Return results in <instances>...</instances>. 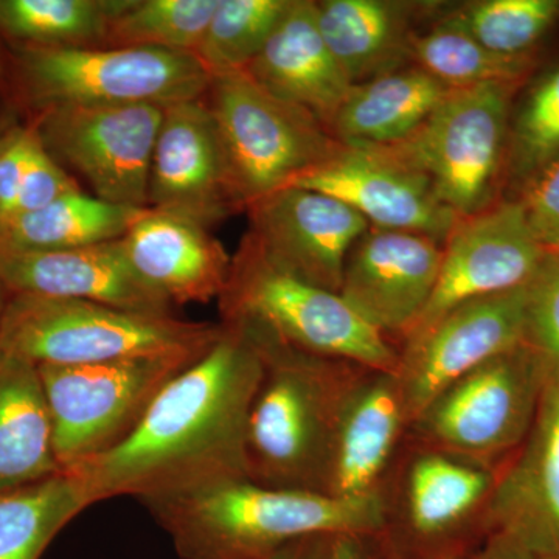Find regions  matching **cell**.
Wrapping results in <instances>:
<instances>
[{
  "mask_svg": "<svg viewBox=\"0 0 559 559\" xmlns=\"http://www.w3.org/2000/svg\"><path fill=\"white\" fill-rule=\"evenodd\" d=\"M411 423L396 371H360L341 406L326 495L342 499L381 496L409 437Z\"/></svg>",
  "mask_w": 559,
  "mask_h": 559,
  "instance_id": "obj_19",
  "label": "cell"
},
{
  "mask_svg": "<svg viewBox=\"0 0 559 559\" xmlns=\"http://www.w3.org/2000/svg\"><path fill=\"white\" fill-rule=\"evenodd\" d=\"M10 294L5 288L2 277H0V320H2L3 310H5L7 300H9Z\"/></svg>",
  "mask_w": 559,
  "mask_h": 559,
  "instance_id": "obj_43",
  "label": "cell"
},
{
  "mask_svg": "<svg viewBox=\"0 0 559 559\" xmlns=\"http://www.w3.org/2000/svg\"><path fill=\"white\" fill-rule=\"evenodd\" d=\"M221 323L250 326L311 355L395 371L399 348L356 314L340 293L278 270L246 231L221 294Z\"/></svg>",
  "mask_w": 559,
  "mask_h": 559,
  "instance_id": "obj_6",
  "label": "cell"
},
{
  "mask_svg": "<svg viewBox=\"0 0 559 559\" xmlns=\"http://www.w3.org/2000/svg\"><path fill=\"white\" fill-rule=\"evenodd\" d=\"M441 248L436 288L407 336L465 301L528 285L547 253L530 231L518 201L491 204L459 218Z\"/></svg>",
  "mask_w": 559,
  "mask_h": 559,
  "instance_id": "obj_14",
  "label": "cell"
},
{
  "mask_svg": "<svg viewBox=\"0 0 559 559\" xmlns=\"http://www.w3.org/2000/svg\"><path fill=\"white\" fill-rule=\"evenodd\" d=\"M411 61L452 91L484 84H518L532 69L530 55L495 53L444 21L421 35L415 33Z\"/></svg>",
  "mask_w": 559,
  "mask_h": 559,
  "instance_id": "obj_30",
  "label": "cell"
},
{
  "mask_svg": "<svg viewBox=\"0 0 559 559\" xmlns=\"http://www.w3.org/2000/svg\"><path fill=\"white\" fill-rule=\"evenodd\" d=\"M319 559H401L384 525L320 535Z\"/></svg>",
  "mask_w": 559,
  "mask_h": 559,
  "instance_id": "obj_39",
  "label": "cell"
},
{
  "mask_svg": "<svg viewBox=\"0 0 559 559\" xmlns=\"http://www.w3.org/2000/svg\"><path fill=\"white\" fill-rule=\"evenodd\" d=\"M204 100L218 124L245 212L341 148L322 121L274 97L245 70L212 76Z\"/></svg>",
  "mask_w": 559,
  "mask_h": 559,
  "instance_id": "obj_9",
  "label": "cell"
},
{
  "mask_svg": "<svg viewBox=\"0 0 559 559\" xmlns=\"http://www.w3.org/2000/svg\"><path fill=\"white\" fill-rule=\"evenodd\" d=\"M121 245L143 282L171 305L218 300L229 280L230 253L186 216L146 209Z\"/></svg>",
  "mask_w": 559,
  "mask_h": 559,
  "instance_id": "obj_22",
  "label": "cell"
},
{
  "mask_svg": "<svg viewBox=\"0 0 559 559\" xmlns=\"http://www.w3.org/2000/svg\"><path fill=\"white\" fill-rule=\"evenodd\" d=\"M499 469L407 437L384 488V528L401 559L474 554L491 535Z\"/></svg>",
  "mask_w": 559,
  "mask_h": 559,
  "instance_id": "obj_7",
  "label": "cell"
},
{
  "mask_svg": "<svg viewBox=\"0 0 559 559\" xmlns=\"http://www.w3.org/2000/svg\"><path fill=\"white\" fill-rule=\"evenodd\" d=\"M524 344L559 369V252H547L527 285Z\"/></svg>",
  "mask_w": 559,
  "mask_h": 559,
  "instance_id": "obj_35",
  "label": "cell"
},
{
  "mask_svg": "<svg viewBox=\"0 0 559 559\" xmlns=\"http://www.w3.org/2000/svg\"><path fill=\"white\" fill-rule=\"evenodd\" d=\"M148 209L186 216L207 229L245 210L204 97L165 106L151 159Z\"/></svg>",
  "mask_w": 559,
  "mask_h": 559,
  "instance_id": "obj_15",
  "label": "cell"
},
{
  "mask_svg": "<svg viewBox=\"0 0 559 559\" xmlns=\"http://www.w3.org/2000/svg\"><path fill=\"white\" fill-rule=\"evenodd\" d=\"M221 333V323L10 294L0 320V352L36 366H86L145 356L200 359Z\"/></svg>",
  "mask_w": 559,
  "mask_h": 559,
  "instance_id": "obj_5",
  "label": "cell"
},
{
  "mask_svg": "<svg viewBox=\"0 0 559 559\" xmlns=\"http://www.w3.org/2000/svg\"><path fill=\"white\" fill-rule=\"evenodd\" d=\"M417 9L392 0L316 2L320 35L353 84L403 69L411 61Z\"/></svg>",
  "mask_w": 559,
  "mask_h": 559,
  "instance_id": "obj_24",
  "label": "cell"
},
{
  "mask_svg": "<svg viewBox=\"0 0 559 559\" xmlns=\"http://www.w3.org/2000/svg\"><path fill=\"white\" fill-rule=\"evenodd\" d=\"M223 333L180 371L134 432L105 454L64 471L90 506L131 496L140 502L246 476V429L263 359L242 331Z\"/></svg>",
  "mask_w": 559,
  "mask_h": 559,
  "instance_id": "obj_1",
  "label": "cell"
},
{
  "mask_svg": "<svg viewBox=\"0 0 559 559\" xmlns=\"http://www.w3.org/2000/svg\"><path fill=\"white\" fill-rule=\"evenodd\" d=\"M448 559H473V554L462 555V557H454V558H448Z\"/></svg>",
  "mask_w": 559,
  "mask_h": 559,
  "instance_id": "obj_44",
  "label": "cell"
},
{
  "mask_svg": "<svg viewBox=\"0 0 559 559\" xmlns=\"http://www.w3.org/2000/svg\"><path fill=\"white\" fill-rule=\"evenodd\" d=\"M441 257L426 235L370 226L349 250L341 297L399 348L428 307Z\"/></svg>",
  "mask_w": 559,
  "mask_h": 559,
  "instance_id": "obj_18",
  "label": "cell"
},
{
  "mask_svg": "<svg viewBox=\"0 0 559 559\" xmlns=\"http://www.w3.org/2000/svg\"><path fill=\"white\" fill-rule=\"evenodd\" d=\"M32 135L31 124L20 120L0 146V227L5 226L16 212Z\"/></svg>",
  "mask_w": 559,
  "mask_h": 559,
  "instance_id": "obj_38",
  "label": "cell"
},
{
  "mask_svg": "<svg viewBox=\"0 0 559 559\" xmlns=\"http://www.w3.org/2000/svg\"><path fill=\"white\" fill-rule=\"evenodd\" d=\"M451 91L417 66L393 70L353 84L330 132L345 145H395L414 134Z\"/></svg>",
  "mask_w": 559,
  "mask_h": 559,
  "instance_id": "obj_26",
  "label": "cell"
},
{
  "mask_svg": "<svg viewBox=\"0 0 559 559\" xmlns=\"http://www.w3.org/2000/svg\"><path fill=\"white\" fill-rule=\"evenodd\" d=\"M559 154V68L530 91L509 135L511 175L524 182Z\"/></svg>",
  "mask_w": 559,
  "mask_h": 559,
  "instance_id": "obj_34",
  "label": "cell"
},
{
  "mask_svg": "<svg viewBox=\"0 0 559 559\" xmlns=\"http://www.w3.org/2000/svg\"><path fill=\"white\" fill-rule=\"evenodd\" d=\"M527 285L452 308L399 345V374L412 421L433 396L525 340Z\"/></svg>",
  "mask_w": 559,
  "mask_h": 559,
  "instance_id": "obj_13",
  "label": "cell"
},
{
  "mask_svg": "<svg viewBox=\"0 0 559 559\" xmlns=\"http://www.w3.org/2000/svg\"><path fill=\"white\" fill-rule=\"evenodd\" d=\"M558 0H481L452 11L444 22L454 25L495 53L520 57L557 22Z\"/></svg>",
  "mask_w": 559,
  "mask_h": 559,
  "instance_id": "obj_33",
  "label": "cell"
},
{
  "mask_svg": "<svg viewBox=\"0 0 559 559\" xmlns=\"http://www.w3.org/2000/svg\"><path fill=\"white\" fill-rule=\"evenodd\" d=\"M90 507L79 481L66 473L0 492V559H39Z\"/></svg>",
  "mask_w": 559,
  "mask_h": 559,
  "instance_id": "obj_28",
  "label": "cell"
},
{
  "mask_svg": "<svg viewBox=\"0 0 559 559\" xmlns=\"http://www.w3.org/2000/svg\"><path fill=\"white\" fill-rule=\"evenodd\" d=\"M492 533L559 558V369H549L524 443L500 466Z\"/></svg>",
  "mask_w": 559,
  "mask_h": 559,
  "instance_id": "obj_20",
  "label": "cell"
},
{
  "mask_svg": "<svg viewBox=\"0 0 559 559\" xmlns=\"http://www.w3.org/2000/svg\"><path fill=\"white\" fill-rule=\"evenodd\" d=\"M219 0H127L109 25L106 47L193 53Z\"/></svg>",
  "mask_w": 559,
  "mask_h": 559,
  "instance_id": "obj_31",
  "label": "cell"
},
{
  "mask_svg": "<svg viewBox=\"0 0 559 559\" xmlns=\"http://www.w3.org/2000/svg\"><path fill=\"white\" fill-rule=\"evenodd\" d=\"M180 559H267L294 540L384 525L382 496L342 499L227 479L142 502Z\"/></svg>",
  "mask_w": 559,
  "mask_h": 559,
  "instance_id": "obj_3",
  "label": "cell"
},
{
  "mask_svg": "<svg viewBox=\"0 0 559 559\" xmlns=\"http://www.w3.org/2000/svg\"><path fill=\"white\" fill-rule=\"evenodd\" d=\"M290 186L322 191L381 229L426 235L443 245L459 216L437 197L428 176L389 146L345 145Z\"/></svg>",
  "mask_w": 559,
  "mask_h": 559,
  "instance_id": "obj_17",
  "label": "cell"
},
{
  "mask_svg": "<svg viewBox=\"0 0 559 559\" xmlns=\"http://www.w3.org/2000/svg\"><path fill=\"white\" fill-rule=\"evenodd\" d=\"M212 76L193 53L32 47L0 40V102L22 120L51 109L198 100Z\"/></svg>",
  "mask_w": 559,
  "mask_h": 559,
  "instance_id": "obj_4",
  "label": "cell"
},
{
  "mask_svg": "<svg viewBox=\"0 0 559 559\" xmlns=\"http://www.w3.org/2000/svg\"><path fill=\"white\" fill-rule=\"evenodd\" d=\"M197 360L145 356L86 366H38L62 473L123 443L157 393Z\"/></svg>",
  "mask_w": 559,
  "mask_h": 559,
  "instance_id": "obj_10",
  "label": "cell"
},
{
  "mask_svg": "<svg viewBox=\"0 0 559 559\" xmlns=\"http://www.w3.org/2000/svg\"><path fill=\"white\" fill-rule=\"evenodd\" d=\"M245 72L274 97L308 110L329 131L353 87L320 35L312 0H294Z\"/></svg>",
  "mask_w": 559,
  "mask_h": 559,
  "instance_id": "obj_23",
  "label": "cell"
},
{
  "mask_svg": "<svg viewBox=\"0 0 559 559\" xmlns=\"http://www.w3.org/2000/svg\"><path fill=\"white\" fill-rule=\"evenodd\" d=\"M229 326L242 331L263 359L246 429V476L261 487L326 495L341 406L367 367L301 352L250 326Z\"/></svg>",
  "mask_w": 559,
  "mask_h": 559,
  "instance_id": "obj_2",
  "label": "cell"
},
{
  "mask_svg": "<svg viewBox=\"0 0 559 559\" xmlns=\"http://www.w3.org/2000/svg\"><path fill=\"white\" fill-rule=\"evenodd\" d=\"M549 367L521 344L441 390L411 423L409 440L500 469L528 436Z\"/></svg>",
  "mask_w": 559,
  "mask_h": 559,
  "instance_id": "obj_8",
  "label": "cell"
},
{
  "mask_svg": "<svg viewBox=\"0 0 559 559\" xmlns=\"http://www.w3.org/2000/svg\"><path fill=\"white\" fill-rule=\"evenodd\" d=\"M249 237L278 270L340 293L345 261L370 227L356 210L322 191L286 186L246 209Z\"/></svg>",
  "mask_w": 559,
  "mask_h": 559,
  "instance_id": "obj_16",
  "label": "cell"
},
{
  "mask_svg": "<svg viewBox=\"0 0 559 559\" xmlns=\"http://www.w3.org/2000/svg\"><path fill=\"white\" fill-rule=\"evenodd\" d=\"M9 294L75 299L145 314H171L173 305L131 266L121 240L51 252L0 253Z\"/></svg>",
  "mask_w": 559,
  "mask_h": 559,
  "instance_id": "obj_21",
  "label": "cell"
},
{
  "mask_svg": "<svg viewBox=\"0 0 559 559\" xmlns=\"http://www.w3.org/2000/svg\"><path fill=\"white\" fill-rule=\"evenodd\" d=\"M127 0H0V40L32 47H106Z\"/></svg>",
  "mask_w": 559,
  "mask_h": 559,
  "instance_id": "obj_29",
  "label": "cell"
},
{
  "mask_svg": "<svg viewBox=\"0 0 559 559\" xmlns=\"http://www.w3.org/2000/svg\"><path fill=\"white\" fill-rule=\"evenodd\" d=\"M22 120L16 112L7 108L2 102H0V146H2L3 139L9 134L11 128L17 123V121Z\"/></svg>",
  "mask_w": 559,
  "mask_h": 559,
  "instance_id": "obj_42",
  "label": "cell"
},
{
  "mask_svg": "<svg viewBox=\"0 0 559 559\" xmlns=\"http://www.w3.org/2000/svg\"><path fill=\"white\" fill-rule=\"evenodd\" d=\"M518 202L540 248L559 252V154L522 182Z\"/></svg>",
  "mask_w": 559,
  "mask_h": 559,
  "instance_id": "obj_37",
  "label": "cell"
},
{
  "mask_svg": "<svg viewBox=\"0 0 559 559\" xmlns=\"http://www.w3.org/2000/svg\"><path fill=\"white\" fill-rule=\"evenodd\" d=\"M294 0H219L194 57L210 76L248 68Z\"/></svg>",
  "mask_w": 559,
  "mask_h": 559,
  "instance_id": "obj_32",
  "label": "cell"
},
{
  "mask_svg": "<svg viewBox=\"0 0 559 559\" xmlns=\"http://www.w3.org/2000/svg\"><path fill=\"white\" fill-rule=\"evenodd\" d=\"M516 86L495 83L451 91L414 134L385 145L428 176L439 200L459 218L492 204Z\"/></svg>",
  "mask_w": 559,
  "mask_h": 559,
  "instance_id": "obj_11",
  "label": "cell"
},
{
  "mask_svg": "<svg viewBox=\"0 0 559 559\" xmlns=\"http://www.w3.org/2000/svg\"><path fill=\"white\" fill-rule=\"evenodd\" d=\"M473 559H559L550 555L540 554L522 546L509 536L492 533L479 549L474 551Z\"/></svg>",
  "mask_w": 559,
  "mask_h": 559,
  "instance_id": "obj_40",
  "label": "cell"
},
{
  "mask_svg": "<svg viewBox=\"0 0 559 559\" xmlns=\"http://www.w3.org/2000/svg\"><path fill=\"white\" fill-rule=\"evenodd\" d=\"M32 130L31 148L13 218L47 207L68 194L83 191L75 178L46 150L35 128L32 127Z\"/></svg>",
  "mask_w": 559,
  "mask_h": 559,
  "instance_id": "obj_36",
  "label": "cell"
},
{
  "mask_svg": "<svg viewBox=\"0 0 559 559\" xmlns=\"http://www.w3.org/2000/svg\"><path fill=\"white\" fill-rule=\"evenodd\" d=\"M60 473L38 366L0 352V492Z\"/></svg>",
  "mask_w": 559,
  "mask_h": 559,
  "instance_id": "obj_25",
  "label": "cell"
},
{
  "mask_svg": "<svg viewBox=\"0 0 559 559\" xmlns=\"http://www.w3.org/2000/svg\"><path fill=\"white\" fill-rule=\"evenodd\" d=\"M165 106L51 109L24 120L55 160L98 200L148 209V179Z\"/></svg>",
  "mask_w": 559,
  "mask_h": 559,
  "instance_id": "obj_12",
  "label": "cell"
},
{
  "mask_svg": "<svg viewBox=\"0 0 559 559\" xmlns=\"http://www.w3.org/2000/svg\"><path fill=\"white\" fill-rule=\"evenodd\" d=\"M320 535L294 540L267 559H319Z\"/></svg>",
  "mask_w": 559,
  "mask_h": 559,
  "instance_id": "obj_41",
  "label": "cell"
},
{
  "mask_svg": "<svg viewBox=\"0 0 559 559\" xmlns=\"http://www.w3.org/2000/svg\"><path fill=\"white\" fill-rule=\"evenodd\" d=\"M145 212L76 191L0 227V253L51 252L121 240Z\"/></svg>",
  "mask_w": 559,
  "mask_h": 559,
  "instance_id": "obj_27",
  "label": "cell"
}]
</instances>
